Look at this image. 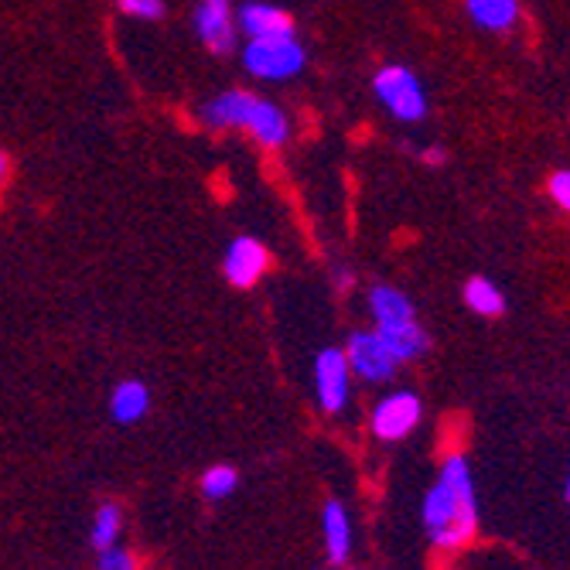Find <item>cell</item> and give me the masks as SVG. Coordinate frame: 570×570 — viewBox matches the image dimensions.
<instances>
[{"mask_svg": "<svg viewBox=\"0 0 570 570\" xmlns=\"http://www.w3.org/2000/svg\"><path fill=\"white\" fill-rule=\"evenodd\" d=\"M147 410H150V390H147V383H140V380H124V383H117L114 386V393H110V417H114V424H137V421H144L147 417Z\"/></svg>", "mask_w": 570, "mask_h": 570, "instance_id": "13", "label": "cell"}, {"mask_svg": "<svg viewBox=\"0 0 570 570\" xmlns=\"http://www.w3.org/2000/svg\"><path fill=\"white\" fill-rule=\"evenodd\" d=\"M191 24H195L198 41L209 48L213 56H229V51H236L239 28H236V11L229 0H198Z\"/></svg>", "mask_w": 570, "mask_h": 570, "instance_id": "7", "label": "cell"}, {"mask_svg": "<svg viewBox=\"0 0 570 570\" xmlns=\"http://www.w3.org/2000/svg\"><path fill=\"white\" fill-rule=\"evenodd\" d=\"M4 178H8V175H0V185H4Z\"/></svg>", "mask_w": 570, "mask_h": 570, "instance_id": "25", "label": "cell"}, {"mask_svg": "<svg viewBox=\"0 0 570 570\" xmlns=\"http://www.w3.org/2000/svg\"><path fill=\"white\" fill-rule=\"evenodd\" d=\"M267 267H271V249L253 236H236L223 256V274L239 291L253 287L267 274Z\"/></svg>", "mask_w": 570, "mask_h": 570, "instance_id": "9", "label": "cell"}, {"mask_svg": "<svg viewBox=\"0 0 570 570\" xmlns=\"http://www.w3.org/2000/svg\"><path fill=\"white\" fill-rule=\"evenodd\" d=\"M99 570H137V557L127 547L99 550Z\"/></svg>", "mask_w": 570, "mask_h": 570, "instance_id": "20", "label": "cell"}, {"mask_svg": "<svg viewBox=\"0 0 570 570\" xmlns=\"http://www.w3.org/2000/svg\"><path fill=\"white\" fill-rule=\"evenodd\" d=\"M417 158H421V165H428V168H441V165L448 161V150H444L441 144H428V147H417Z\"/></svg>", "mask_w": 570, "mask_h": 570, "instance_id": "22", "label": "cell"}, {"mask_svg": "<svg viewBox=\"0 0 570 570\" xmlns=\"http://www.w3.org/2000/svg\"><path fill=\"white\" fill-rule=\"evenodd\" d=\"M348 284H352V274H348V271H335V287L345 291Z\"/></svg>", "mask_w": 570, "mask_h": 570, "instance_id": "23", "label": "cell"}, {"mask_svg": "<svg viewBox=\"0 0 570 570\" xmlns=\"http://www.w3.org/2000/svg\"><path fill=\"white\" fill-rule=\"evenodd\" d=\"M383 338H386V345L393 348V355L403 362H417L421 355H428L431 352V335H428V328L413 318V322H403V325H393V328H376Z\"/></svg>", "mask_w": 570, "mask_h": 570, "instance_id": "14", "label": "cell"}, {"mask_svg": "<svg viewBox=\"0 0 570 570\" xmlns=\"http://www.w3.org/2000/svg\"><path fill=\"white\" fill-rule=\"evenodd\" d=\"M424 421V403L413 390H393L386 396L376 400L373 413H370V431L376 441L383 444H396L403 438H410Z\"/></svg>", "mask_w": 570, "mask_h": 570, "instance_id": "5", "label": "cell"}, {"mask_svg": "<svg viewBox=\"0 0 570 570\" xmlns=\"http://www.w3.org/2000/svg\"><path fill=\"white\" fill-rule=\"evenodd\" d=\"M348 383H352V370L345 348H322L315 358V396L322 413L338 417L348 403Z\"/></svg>", "mask_w": 570, "mask_h": 570, "instance_id": "8", "label": "cell"}, {"mask_svg": "<svg viewBox=\"0 0 570 570\" xmlns=\"http://www.w3.org/2000/svg\"><path fill=\"white\" fill-rule=\"evenodd\" d=\"M236 28L246 38H271V35H294V18L284 8L264 4V0H253L236 11Z\"/></svg>", "mask_w": 570, "mask_h": 570, "instance_id": "12", "label": "cell"}, {"mask_svg": "<svg viewBox=\"0 0 570 570\" xmlns=\"http://www.w3.org/2000/svg\"><path fill=\"white\" fill-rule=\"evenodd\" d=\"M120 11L140 21H161L165 18V0H117Z\"/></svg>", "mask_w": 570, "mask_h": 570, "instance_id": "19", "label": "cell"}, {"mask_svg": "<svg viewBox=\"0 0 570 570\" xmlns=\"http://www.w3.org/2000/svg\"><path fill=\"white\" fill-rule=\"evenodd\" d=\"M307 56L304 45L294 35H271V38H249L243 48V66L256 79H294L304 69Z\"/></svg>", "mask_w": 570, "mask_h": 570, "instance_id": "4", "label": "cell"}, {"mask_svg": "<svg viewBox=\"0 0 570 570\" xmlns=\"http://www.w3.org/2000/svg\"><path fill=\"white\" fill-rule=\"evenodd\" d=\"M202 495L205 499H213V502H219V499H229L233 492H236V485H239V472L233 469V464H213L209 472L202 475Z\"/></svg>", "mask_w": 570, "mask_h": 570, "instance_id": "18", "label": "cell"}, {"mask_svg": "<svg viewBox=\"0 0 570 570\" xmlns=\"http://www.w3.org/2000/svg\"><path fill=\"white\" fill-rule=\"evenodd\" d=\"M366 301H370L373 328H393V325H403V322L417 318V307H413V301L400 287H393V284H373Z\"/></svg>", "mask_w": 570, "mask_h": 570, "instance_id": "11", "label": "cell"}, {"mask_svg": "<svg viewBox=\"0 0 570 570\" xmlns=\"http://www.w3.org/2000/svg\"><path fill=\"white\" fill-rule=\"evenodd\" d=\"M345 358H348V370L366 383H390L403 366L376 328L352 332L345 342Z\"/></svg>", "mask_w": 570, "mask_h": 570, "instance_id": "6", "label": "cell"}, {"mask_svg": "<svg viewBox=\"0 0 570 570\" xmlns=\"http://www.w3.org/2000/svg\"><path fill=\"white\" fill-rule=\"evenodd\" d=\"M373 92L393 120L400 124H421L428 117V92L421 76L406 66H383L373 76Z\"/></svg>", "mask_w": 570, "mask_h": 570, "instance_id": "3", "label": "cell"}, {"mask_svg": "<svg viewBox=\"0 0 570 570\" xmlns=\"http://www.w3.org/2000/svg\"><path fill=\"white\" fill-rule=\"evenodd\" d=\"M120 530H124V509L117 502H102L92 515V527H89V543L99 550L107 547H117L120 540Z\"/></svg>", "mask_w": 570, "mask_h": 570, "instance_id": "17", "label": "cell"}, {"mask_svg": "<svg viewBox=\"0 0 570 570\" xmlns=\"http://www.w3.org/2000/svg\"><path fill=\"white\" fill-rule=\"evenodd\" d=\"M322 540L332 567H345L352 553V515L342 499H328L322 509Z\"/></svg>", "mask_w": 570, "mask_h": 570, "instance_id": "10", "label": "cell"}, {"mask_svg": "<svg viewBox=\"0 0 570 570\" xmlns=\"http://www.w3.org/2000/svg\"><path fill=\"white\" fill-rule=\"evenodd\" d=\"M461 297H464V304H469V311H475L479 318H499L505 311V294L489 277H469L461 287Z\"/></svg>", "mask_w": 570, "mask_h": 570, "instance_id": "16", "label": "cell"}, {"mask_svg": "<svg viewBox=\"0 0 570 570\" xmlns=\"http://www.w3.org/2000/svg\"><path fill=\"white\" fill-rule=\"evenodd\" d=\"M547 191H550V198L560 205V209L570 216V168L553 171V175H550V181H547Z\"/></svg>", "mask_w": 570, "mask_h": 570, "instance_id": "21", "label": "cell"}, {"mask_svg": "<svg viewBox=\"0 0 570 570\" xmlns=\"http://www.w3.org/2000/svg\"><path fill=\"white\" fill-rule=\"evenodd\" d=\"M421 527L438 550H461L479 533V489L464 451L444 454L421 502Z\"/></svg>", "mask_w": 570, "mask_h": 570, "instance_id": "1", "label": "cell"}, {"mask_svg": "<svg viewBox=\"0 0 570 570\" xmlns=\"http://www.w3.org/2000/svg\"><path fill=\"white\" fill-rule=\"evenodd\" d=\"M464 11L485 31H509L520 21V0H464Z\"/></svg>", "mask_w": 570, "mask_h": 570, "instance_id": "15", "label": "cell"}, {"mask_svg": "<svg viewBox=\"0 0 570 570\" xmlns=\"http://www.w3.org/2000/svg\"><path fill=\"white\" fill-rule=\"evenodd\" d=\"M202 124L213 130H249L264 147H281L291 137V120L277 102L249 89H226L198 110Z\"/></svg>", "mask_w": 570, "mask_h": 570, "instance_id": "2", "label": "cell"}, {"mask_svg": "<svg viewBox=\"0 0 570 570\" xmlns=\"http://www.w3.org/2000/svg\"><path fill=\"white\" fill-rule=\"evenodd\" d=\"M563 499H567V505H570V475H567V482H563Z\"/></svg>", "mask_w": 570, "mask_h": 570, "instance_id": "24", "label": "cell"}]
</instances>
